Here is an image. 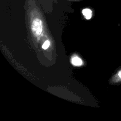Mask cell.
Wrapping results in <instances>:
<instances>
[{
  "label": "cell",
  "instance_id": "6da1fadb",
  "mask_svg": "<svg viewBox=\"0 0 121 121\" xmlns=\"http://www.w3.org/2000/svg\"><path fill=\"white\" fill-rule=\"evenodd\" d=\"M31 27L34 35L37 38L40 37L43 32V23L41 20L39 18H34L32 21Z\"/></svg>",
  "mask_w": 121,
  "mask_h": 121
},
{
  "label": "cell",
  "instance_id": "7a4b0ae2",
  "mask_svg": "<svg viewBox=\"0 0 121 121\" xmlns=\"http://www.w3.org/2000/svg\"><path fill=\"white\" fill-rule=\"evenodd\" d=\"M72 63L74 66H80L82 65L83 61L82 59L78 56H74L72 59Z\"/></svg>",
  "mask_w": 121,
  "mask_h": 121
},
{
  "label": "cell",
  "instance_id": "3957f363",
  "mask_svg": "<svg viewBox=\"0 0 121 121\" xmlns=\"http://www.w3.org/2000/svg\"><path fill=\"white\" fill-rule=\"evenodd\" d=\"M82 13L85 18L87 20H89L92 18V11H91V9H89V8H85V9H83Z\"/></svg>",
  "mask_w": 121,
  "mask_h": 121
},
{
  "label": "cell",
  "instance_id": "277c9868",
  "mask_svg": "<svg viewBox=\"0 0 121 121\" xmlns=\"http://www.w3.org/2000/svg\"><path fill=\"white\" fill-rule=\"evenodd\" d=\"M50 45V42L49 40H47V41H45L44 43V44L42 46V48H43L44 50H46L49 47Z\"/></svg>",
  "mask_w": 121,
  "mask_h": 121
},
{
  "label": "cell",
  "instance_id": "5b68a950",
  "mask_svg": "<svg viewBox=\"0 0 121 121\" xmlns=\"http://www.w3.org/2000/svg\"><path fill=\"white\" fill-rule=\"evenodd\" d=\"M118 76H119V78H120V79H121V70H120L119 72H118Z\"/></svg>",
  "mask_w": 121,
  "mask_h": 121
}]
</instances>
